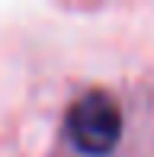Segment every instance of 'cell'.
<instances>
[{"mask_svg":"<svg viewBox=\"0 0 154 157\" xmlns=\"http://www.w3.org/2000/svg\"><path fill=\"white\" fill-rule=\"evenodd\" d=\"M67 138L80 154L103 157L122 138V109L109 93H87L67 112Z\"/></svg>","mask_w":154,"mask_h":157,"instance_id":"cell-1","label":"cell"}]
</instances>
